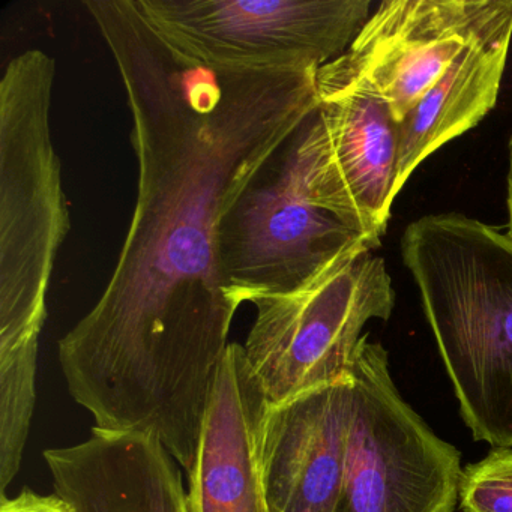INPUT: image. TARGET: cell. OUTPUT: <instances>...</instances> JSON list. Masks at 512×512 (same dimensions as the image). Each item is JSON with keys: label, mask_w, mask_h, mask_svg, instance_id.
I'll use <instances>...</instances> for the list:
<instances>
[{"label": "cell", "mask_w": 512, "mask_h": 512, "mask_svg": "<svg viewBox=\"0 0 512 512\" xmlns=\"http://www.w3.org/2000/svg\"><path fill=\"white\" fill-rule=\"evenodd\" d=\"M415 278L446 373L473 437L512 446V239L458 214L407 226Z\"/></svg>", "instance_id": "3"}, {"label": "cell", "mask_w": 512, "mask_h": 512, "mask_svg": "<svg viewBox=\"0 0 512 512\" xmlns=\"http://www.w3.org/2000/svg\"><path fill=\"white\" fill-rule=\"evenodd\" d=\"M512 16V0H389L329 62L403 121L470 41Z\"/></svg>", "instance_id": "9"}, {"label": "cell", "mask_w": 512, "mask_h": 512, "mask_svg": "<svg viewBox=\"0 0 512 512\" xmlns=\"http://www.w3.org/2000/svg\"><path fill=\"white\" fill-rule=\"evenodd\" d=\"M43 455L55 493L77 512H188L179 464L154 434L94 427Z\"/></svg>", "instance_id": "12"}, {"label": "cell", "mask_w": 512, "mask_h": 512, "mask_svg": "<svg viewBox=\"0 0 512 512\" xmlns=\"http://www.w3.org/2000/svg\"><path fill=\"white\" fill-rule=\"evenodd\" d=\"M337 512H454L461 455L403 400L382 344L362 337Z\"/></svg>", "instance_id": "7"}, {"label": "cell", "mask_w": 512, "mask_h": 512, "mask_svg": "<svg viewBox=\"0 0 512 512\" xmlns=\"http://www.w3.org/2000/svg\"><path fill=\"white\" fill-rule=\"evenodd\" d=\"M0 512H77L58 494H40L22 490L14 497H0Z\"/></svg>", "instance_id": "15"}, {"label": "cell", "mask_w": 512, "mask_h": 512, "mask_svg": "<svg viewBox=\"0 0 512 512\" xmlns=\"http://www.w3.org/2000/svg\"><path fill=\"white\" fill-rule=\"evenodd\" d=\"M176 55L212 70L322 68L370 19L368 0H136Z\"/></svg>", "instance_id": "6"}, {"label": "cell", "mask_w": 512, "mask_h": 512, "mask_svg": "<svg viewBox=\"0 0 512 512\" xmlns=\"http://www.w3.org/2000/svg\"><path fill=\"white\" fill-rule=\"evenodd\" d=\"M256 319L244 344L248 368L269 404L352 377L362 329L395 304L385 260H341L289 292L250 302Z\"/></svg>", "instance_id": "4"}, {"label": "cell", "mask_w": 512, "mask_h": 512, "mask_svg": "<svg viewBox=\"0 0 512 512\" xmlns=\"http://www.w3.org/2000/svg\"><path fill=\"white\" fill-rule=\"evenodd\" d=\"M512 40V16L470 41L400 122L397 193L434 151L496 106Z\"/></svg>", "instance_id": "13"}, {"label": "cell", "mask_w": 512, "mask_h": 512, "mask_svg": "<svg viewBox=\"0 0 512 512\" xmlns=\"http://www.w3.org/2000/svg\"><path fill=\"white\" fill-rule=\"evenodd\" d=\"M83 5L127 95L137 194L109 283L59 340V364L95 427L154 434L188 473L241 307L221 223L317 112L319 68L212 70L167 49L136 0Z\"/></svg>", "instance_id": "1"}, {"label": "cell", "mask_w": 512, "mask_h": 512, "mask_svg": "<svg viewBox=\"0 0 512 512\" xmlns=\"http://www.w3.org/2000/svg\"><path fill=\"white\" fill-rule=\"evenodd\" d=\"M509 155H508V179H506V185H508V190H506V205H508V232L506 235L512 239V137L509 140Z\"/></svg>", "instance_id": "16"}, {"label": "cell", "mask_w": 512, "mask_h": 512, "mask_svg": "<svg viewBox=\"0 0 512 512\" xmlns=\"http://www.w3.org/2000/svg\"><path fill=\"white\" fill-rule=\"evenodd\" d=\"M304 125L251 179L221 223V268L239 305L289 292L329 266L379 247L314 202Z\"/></svg>", "instance_id": "5"}, {"label": "cell", "mask_w": 512, "mask_h": 512, "mask_svg": "<svg viewBox=\"0 0 512 512\" xmlns=\"http://www.w3.org/2000/svg\"><path fill=\"white\" fill-rule=\"evenodd\" d=\"M56 62L32 49L0 80V377L37 379L50 283L71 229L52 137Z\"/></svg>", "instance_id": "2"}, {"label": "cell", "mask_w": 512, "mask_h": 512, "mask_svg": "<svg viewBox=\"0 0 512 512\" xmlns=\"http://www.w3.org/2000/svg\"><path fill=\"white\" fill-rule=\"evenodd\" d=\"M317 112L302 128L314 202L380 245L397 197L400 122L391 106L331 64L317 71Z\"/></svg>", "instance_id": "8"}, {"label": "cell", "mask_w": 512, "mask_h": 512, "mask_svg": "<svg viewBox=\"0 0 512 512\" xmlns=\"http://www.w3.org/2000/svg\"><path fill=\"white\" fill-rule=\"evenodd\" d=\"M266 404L244 346L230 343L212 385L196 460L187 473L188 512H271L260 463Z\"/></svg>", "instance_id": "11"}, {"label": "cell", "mask_w": 512, "mask_h": 512, "mask_svg": "<svg viewBox=\"0 0 512 512\" xmlns=\"http://www.w3.org/2000/svg\"><path fill=\"white\" fill-rule=\"evenodd\" d=\"M458 499L464 512H512V446L464 467Z\"/></svg>", "instance_id": "14"}, {"label": "cell", "mask_w": 512, "mask_h": 512, "mask_svg": "<svg viewBox=\"0 0 512 512\" xmlns=\"http://www.w3.org/2000/svg\"><path fill=\"white\" fill-rule=\"evenodd\" d=\"M352 407L353 377L266 404L260 463L271 512H337Z\"/></svg>", "instance_id": "10"}]
</instances>
